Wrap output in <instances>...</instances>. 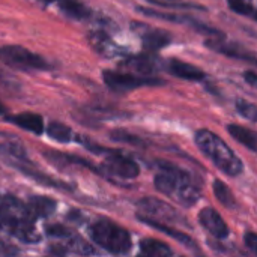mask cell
<instances>
[{"label": "cell", "instance_id": "obj_1", "mask_svg": "<svg viewBox=\"0 0 257 257\" xmlns=\"http://www.w3.org/2000/svg\"><path fill=\"white\" fill-rule=\"evenodd\" d=\"M158 166L161 172L155 176L154 182L161 194L172 197L182 206H193L199 202V187L185 170L167 163H160Z\"/></svg>", "mask_w": 257, "mask_h": 257}, {"label": "cell", "instance_id": "obj_2", "mask_svg": "<svg viewBox=\"0 0 257 257\" xmlns=\"http://www.w3.org/2000/svg\"><path fill=\"white\" fill-rule=\"evenodd\" d=\"M194 142L200 152L206 155L215 167H218L227 176H239L242 173V163L230 146L215 133L209 130H199L194 136Z\"/></svg>", "mask_w": 257, "mask_h": 257}, {"label": "cell", "instance_id": "obj_3", "mask_svg": "<svg viewBox=\"0 0 257 257\" xmlns=\"http://www.w3.org/2000/svg\"><path fill=\"white\" fill-rule=\"evenodd\" d=\"M89 236L96 245L113 254H125L131 248L130 232L108 220H98L90 224Z\"/></svg>", "mask_w": 257, "mask_h": 257}, {"label": "cell", "instance_id": "obj_4", "mask_svg": "<svg viewBox=\"0 0 257 257\" xmlns=\"http://www.w3.org/2000/svg\"><path fill=\"white\" fill-rule=\"evenodd\" d=\"M0 62L18 71H44L50 69V63L39 54L20 47V45H2Z\"/></svg>", "mask_w": 257, "mask_h": 257}, {"label": "cell", "instance_id": "obj_5", "mask_svg": "<svg viewBox=\"0 0 257 257\" xmlns=\"http://www.w3.org/2000/svg\"><path fill=\"white\" fill-rule=\"evenodd\" d=\"M104 83L114 92H125V90H133L137 87L143 86H161L164 81L161 78L152 77V75H133V74H123V72H116L105 69L102 72Z\"/></svg>", "mask_w": 257, "mask_h": 257}, {"label": "cell", "instance_id": "obj_6", "mask_svg": "<svg viewBox=\"0 0 257 257\" xmlns=\"http://www.w3.org/2000/svg\"><path fill=\"white\" fill-rule=\"evenodd\" d=\"M101 172H102V175L107 173V175L122 178V179H134L139 176L140 167L131 158L125 157L119 151H114L107 155V158L101 167Z\"/></svg>", "mask_w": 257, "mask_h": 257}, {"label": "cell", "instance_id": "obj_7", "mask_svg": "<svg viewBox=\"0 0 257 257\" xmlns=\"http://www.w3.org/2000/svg\"><path fill=\"white\" fill-rule=\"evenodd\" d=\"M137 206L151 218L154 220H161V221H173V223H185L187 220H184V217L175 211L169 203L154 199V197H145L142 199Z\"/></svg>", "mask_w": 257, "mask_h": 257}, {"label": "cell", "instance_id": "obj_8", "mask_svg": "<svg viewBox=\"0 0 257 257\" xmlns=\"http://www.w3.org/2000/svg\"><path fill=\"white\" fill-rule=\"evenodd\" d=\"M0 229L27 244H35V242H39L41 239V235L33 223V218L0 221Z\"/></svg>", "mask_w": 257, "mask_h": 257}, {"label": "cell", "instance_id": "obj_9", "mask_svg": "<svg viewBox=\"0 0 257 257\" xmlns=\"http://www.w3.org/2000/svg\"><path fill=\"white\" fill-rule=\"evenodd\" d=\"M137 220H139L140 223H143V224H146V226H149V227H152V229H155V230H160L161 233H164V235L173 238L175 241L181 242V244L185 245L187 248H190V250H197L196 241H194L190 235L182 233L181 230H178V229H175V227H170V226L164 224V221L154 220V218H151V217H148V215H143V214H137Z\"/></svg>", "mask_w": 257, "mask_h": 257}, {"label": "cell", "instance_id": "obj_10", "mask_svg": "<svg viewBox=\"0 0 257 257\" xmlns=\"http://www.w3.org/2000/svg\"><path fill=\"white\" fill-rule=\"evenodd\" d=\"M199 221L217 239H224L229 236V227L226 221L214 208H203L199 212Z\"/></svg>", "mask_w": 257, "mask_h": 257}, {"label": "cell", "instance_id": "obj_11", "mask_svg": "<svg viewBox=\"0 0 257 257\" xmlns=\"http://www.w3.org/2000/svg\"><path fill=\"white\" fill-rule=\"evenodd\" d=\"M87 42L89 45L98 53L101 54L102 57H107V59H111V57H116L119 54H123V50L111 41V38L101 32V30H93L87 35Z\"/></svg>", "mask_w": 257, "mask_h": 257}, {"label": "cell", "instance_id": "obj_12", "mask_svg": "<svg viewBox=\"0 0 257 257\" xmlns=\"http://www.w3.org/2000/svg\"><path fill=\"white\" fill-rule=\"evenodd\" d=\"M205 45L208 48H211L212 51H215V53H220V54H224V56H229V57H233V59L248 60L251 63L256 62L254 54L251 51H248L247 48L241 47L239 44H229V42H224L221 39H208L205 42Z\"/></svg>", "mask_w": 257, "mask_h": 257}, {"label": "cell", "instance_id": "obj_13", "mask_svg": "<svg viewBox=\"0 0 257 257\" xmlns=\"http://www.w3.org/2000/svg\"><path fill=\"white\" fill-rule=\"evenodd\" d=\"M23 218H33L27 209V205H24L14 196H6L0 202V221H12Z\"/></svg>", "mask_w": 257, "mask_h": 257}, {"label": "cell", "instance_id": "obj_14", "mask_svg": "<svg viewBox=\"0 0 257 257\" xmlns=\"http://www.w3.org/2000/svg\"><path fill=\"white\" fill-rule=\"evenodd\" d=\"M125 66L133 69L139 75H154L160 69V60L152 53H146L128 57L125 60Z\"/></svg>", "mask_w": 257, "mask_h": 257}, {"label": "cell", "instance_id": "obj_15", "mask_svg": "<svg viewBox=\"0 0 257 257\" xmlns=\"http://www.w3.org/2000/svg\"><path fill=\"white\" fill-rule=\"evenodd\" d=\"M167 71L173 74L175 77L188 80V81H200L206 77L202 69H199L197 66L188 62H182L179 59H170L167 62Z\"/></svg>", "mask_w": 257, "mask_h": 257}, {"label": "cell", "instance_id": "obj_16", "mask_svg": "<svg viewBox=\"0 0 257 257\" xmlns=\"http://www.w3.org/2000/svg\"><path fill=\"white\" fill-rule=\"evenodd\" d=\"M44 157L54 166L57 167H66V166H78V167H84L89 169L92 172H95L96 175H102L101 169H98L95 164L89 163L87 160L81 158V157H75V155H69V154H60V152H45Z\"/></svg>", "mask_w": 257, "mask_h": 257}, {"label": "cell", "instance_id": "obj_17", "mask_svg": "<svg viewBox=\"0 0 257 257\" xmlns=\"http://www.w3.org/2000/svg\"><path fill=\"white\" fill-rule=\"evenodd\" d=\"M5 120L36 136H41L44 133V119L36 113H20L14 116H6Z\"/></svg>", "mask_w": 257, "mask_h": 257}, {"label": "cell", "instance_id": "obj_18", "mask_svg": "<svg viewBox=\"0 0 257 257\" xmlns=\"http://www.w3.org/2000/svg\"><path fill=\"white\" fill-rule=\"evenodd\" d=\"M27 209L33 218H47L56 211V202L47 196H33L29 199Z\"/></svg>", "mask_w": 257, "mask_h": 257}, {"label": "cell", "instance_id": "obj_19", "mask_svg": "<svg viewBox=\"0 0 257 257\" xmlns=\"http://www.w3.org/2000/svg\"><path fill=\"white\" fill-rule=\"evenodd\" d=\"M142 41H143V47L148 51H158L164 47H167L172 42V36L167 32L158 30V29H152L149 30V27H146V32L142 35Z\"/></svg>", "mask_w": 257, "mask_h": 257}, {"label": "cell", "instance_id": "obj_20", "mask_svg": "<svg viewBox=\"0 0 257 257\" xmlns=\"http://www.w3.org/2000/svg\"><path fill=\"white\" fill-rule=\"evenodd\" d=\"M15 169H18L21 173L27 175L29 178H32L33 181L36 182H41V185H47V187H53V188H57V190H63V191H71L72 187H69L68 184L62 182V181H57L54 178H50L47 175H44L42 172H38L36 169H33L32 166H24V164H15L14 166Z\"/></svg>", "mask_w": 257, "mask_h": 257}, {"label": "cell", "instance_id": "obj_21", "mask_svg": "<svg viewBox=\"0 0 257 257\" xmlns=\"http://www.w3.org/2000/svg\"><path fill=\"white\" fill-rule=\"evenodd\" d=\"M0 155L8 164H24L27 163V154L24 148L17 142H5L0 143Z\"/></svg>", "mask_w": 257, "mask_h": 257}, {"label": "cell", "instance_id": "obj_22", "mask_svg": "<svg viewBox=\"0 0 257 257\" xmlns=\"http://www.w3.org/2000/svg\"><path fill=\"white\" fill-rule=\"evenodd\" d=\"M59 9L69 18L74 20H86L90 17V9L81 0H57Z\"/></svg>", "mask_w": 257, "mask_h": 257}, {"label": "cell", "instance_id": "obj_23", "mask_svg": "<svg viewBox=\"0 0 257 257\" xmlns=\"http://www.w3.org/2000/svg\"><path fill=\"white\" fill-rule=\"evenodd\" d=\"M227 133L238 142L241 143L242 146H245L247 149H250L251 152H256L257 151V137L256 133L245 128V126H241V125H227Z\"/></svg>", "mask_w": 257, "mask_h": 257}, {"label": "cell", "instance_id": "obj_24", "mask_svg": "<svg viewBox=\"0 0 257 257\" xmlns=\"http://www.w3.org/2000/svg\"><path fill=\"white\" fill-rule=\"evenodd\" d=\"M139 245H140L142 254H146V256L169 257L173 254V250L167 244H164L158 239H154V238H145L140 241Z\"/></svg>", "mask_w": 257, "mask_h": 257}, {"label": "cell", "instance_id": "obj_25", "mask_svg": "<svg viewBox=\"0 0 257 257\" xmlns=\"http://www.w3.org/2000/svg\"><path fill=\"white\" fill-rule=\"evenodd\" d=\"M214 194L217 197V200L227 209H235L236 208V200L235 196L232 193V190L220 179L214 181Z\"/></svg>", "mask_w": 257, "mask_h": 257}, {"label": "cell", "instance_id": "obj_26", "mask_svg": "<svg viewBox=\"0 0 257 257\" xmlns=\"http://www.w3.org/2000/svg\"><path fill=\"white\" fill-rule=\"evenodd\" d=\"M47 134L51 140H56L59 143H69L72 140V131L69 126L60 123V122H51L47 126Z\"/></svg>", "mask_w": 257, "mask_h": 257}, {"label": "cell", "instance_id": "obj_27", "mask_svg": "<svg viewBox=\"0 0 257 257\" xmlns=\"http://www.w3.org/2000/svg\"><path fill=\"white\" fill-rule=\"evenodd\" d=\"M111 140L114 142H119V143H125V145H133V146H145L146 143L139 137V136H134L128 131H123V130H116L110 134Z\"/></svg>", "mask_w": 257, "mask_h": 257}, {"label": "cell", "instance_id": "obj_28", "mask_svg": "<svg viewBox=\"0 0 257 257\" xmlns=\"http://www.w3.org/2000/svg\"><path fill=\"white\" fill-rule=\"evenodd\" d=\"M68 239H69V242L66 245L68 251H72V253H77V254H93L95 253V250L84 239H81L78 236H74V235L71 238H68Z\"/></svg>", "mask_w": 257, "mask_h": 257}, {"label": "cell", "instance_id": "obj_29", "mask_svg": "<svg viewBox=\"0 0 257 257\" xmlns=\"http://www.w3.org/2000/svg\"><path fill=\"white\" fill-rule=\"evenodd\" d=\"M229 8L239 15H254L253 0H227Z\"/></svg>", "mask_w": 257, "mask_h": 257}, {"label": "cell", "instance_id": "obj_30", "mask_svg": "<svg viewBox=\"0 0 257 257\" xmlns=\"http://www.w3.org/2000/svg\"><path fill=\"white\" fill-rule=\"evenodd\" d=\"M148 3L152 5H158V6H164V8H185V9H200V11H206L205 6L196 5V3H184V2H178V0H145Z\"/></svg>", "mask_w": 257, "mask_h": 257}, {"label": "cell", "instance_id": "obj_31", "mask_svg": "<svg viewBox=\"0 0 257 257\" xmlns=\"http://www.w3.org/2000/svg\"><path fill=\"white\" fill-rule=\"evenodd\" d=\"M236 108H238V111H239L242 116H245L247 119L256 120L257 108L254 104H251V102H248V101H244V99H238V101H236Z\"/></svg>", "mask_w": 257, "mask_h": 257}, {"label": "cell", "instance_id": "obj_32", "mask_svg": "<svg viewBox=\"0 0 257 257\" xmlns=\"http://www.w3.org/2000/svg\"><path fill=\"white\" fill-rule=\"evenodd\" d=\"M45 232L48 236H54V238H71L72 236V232L69 229H66L65 226L62 224H53V226H47L45 227Z\"/></svg>", "mask_w": 257, "mask_h": 257}, {"label": "cell", "instance_id": "obj_33", "mask_svg": "<svg viewBox=\"0 0 257 257\" xmlns=\"http://www.w3.org/2000/svg\"><path fill=\"white\" fill-rule=\"evenodd\" d=\"M244 242H245V247H247V248H250L253 253H256L257 251V236L254 232H248V233H245V236H244Z\"/></svg>", "mask_w": 257, "mask_h": 257}, {"label": "cell", "instance_id": "obj_34", "mask_svg": "<svg viewBox=\"0 0 257 257\" xmlns=\"http://www.w3.org/2000/svg\"><path fill=\"white\" fill-rule=\"evenodd\" d=\"M244 78H245V81H247L250 86H253V87L256 86L257 77L254 71H245V72H244Z\"/></svg>", "mask_w": 257, "mask_h": 257}, {"label": "cell", "instance_id": "obj_35", "mask_svg": "<svg viewBox=\"0 0 257 257\" xmlns=\"http://www.w3.org/2000/svg\"><path fill=\"white\" fill-rule=\"evenodd\" d=\"M39 3H44V5H51V3H56L57 0H36Z\"/></svg>", "mask_w": 257, "mask_h": 257}, {"label": "cell", "instance_id": "obj_36", "mask_svg": "<svg viewBox=\"0 0 257 257\" xmlns=\"http://www.w3.org/2000/svg\"><path fill=\"white\" fill-rule=\"evenodd\" d=\"M0 114H6V107L0 102Z\"/></svg>", "mask_w": 257, "mask_h": 257}]
</instances>
